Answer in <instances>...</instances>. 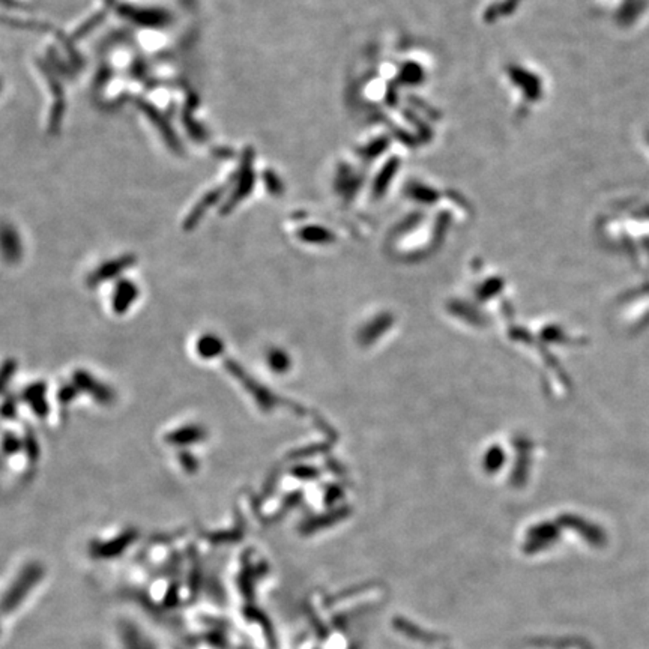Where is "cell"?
<instances>
[{"label": "cell", "mask_w": 649, "mask_h": 649, "mask_svg": "<svg viewBox=\"0 0 649 649\" xmlns=\"http://www.w3.org/2000/svg\"><path fill=\"white\" fill-rule=\"evenodd\" d=\"M25 398L29 403V406L32 407V410L38 417H44L48 409H47V400H46V386L44 384H34L32 386H29L25 391Z\"/></svg>", "instance_id": "4"}, {"label": "cell", "mask_w": 649, "mask_h": 649, "mask_svg": "<svg viewBox=\"0 0 649 649\" xmlns=\"http://www.w3.org/2000/svg\"><path fill=\"white\" fill-rule=\"evenodd\" d=\"M130 263V260L127 262H116V263H110V266H104V267H101V270L98 272H95L94 275H92V283L94 284H98L101 281H104V280H109V278H111V275L115 274V272H119L122 270H125L127 265Z\"/></svg>", "instance_id": "6"}, {"label": "cell", "mask_w": 649, "mask_h": 649, "mask_svg": "<svg viewBox=\"0 0 649 649\" xmlns=\"http://www.w3.org/2000/svg\"><path fill=\"white\" fill-rule=\"evenodd\" d=\"M193 457H194V456H193ZM193 457L188 454V452H183L182 457H181V463H182V466L185 468V470L190 472V473H191V472H195V470H197V461H195Z\"/></svg>", "instance_id": "7"}, {"label": "cell", "mask_w": 649, "mask_h": 649, "mask_svg": "<svg viewBox=\"0 0 649 649\" xmlns=\"http://www.w3.org/2000/svg\"><path fill=\"white\" fill-rule=\"evenodd\" d=\"M139 291L136 284H131L130 281H122L118 284L115 293H113V310L116 314H125L130 307L136 302Z\"/></svg>", "instance_id": "2"}, {"label": "cell", "mask_w": 649, "mask_h": 649, "mask_svg": "<svg viewBox=\"0 0 649 649\" xmlns=\"http://www.w3.org/2000/svg\"><path fill=\"white\" fill-rule=\"evenodd\" d=\"M74 385L77 388L85 389L88 394L94 397L101 405H110L115 400V394L110 388L104 384H101L98 379H95L89 372H76L74 375Z\"/></svg>", "instance_id": "1"}, {"label": "cell", "mask_w": 649, "mask_h": 649, "mask_svg": "<svg viewBox=\"0 0 649 649\" xmlns=\"http://www.w3.org/2000/svg\"><path fill=\"white\" fill-rule=\"evenodd\" d=\"M204 439V430L199 426H185L179 427L178 430L172 431L170 435H167L166 440L169 444H173L176 447H183V445H191V444H197V442Z\"/></svg>", "instance_id": "3"}, {"label": "cell", "mask_w": 649, "mask_h": 649, "mask_svg": "<svg viewBox=\"0 0 649 649\" xmlns=\"http://www.w3.org/2000/svg\"><path fill=\"white\" fill-rule=\"evenodd\" d=\"M221 352V344L220 340L215 338L214 335H202V338L197 342V354L204 359V358H212L215 355H218Z\"/></svg>", "instance_id": "5"}]
</instances>
